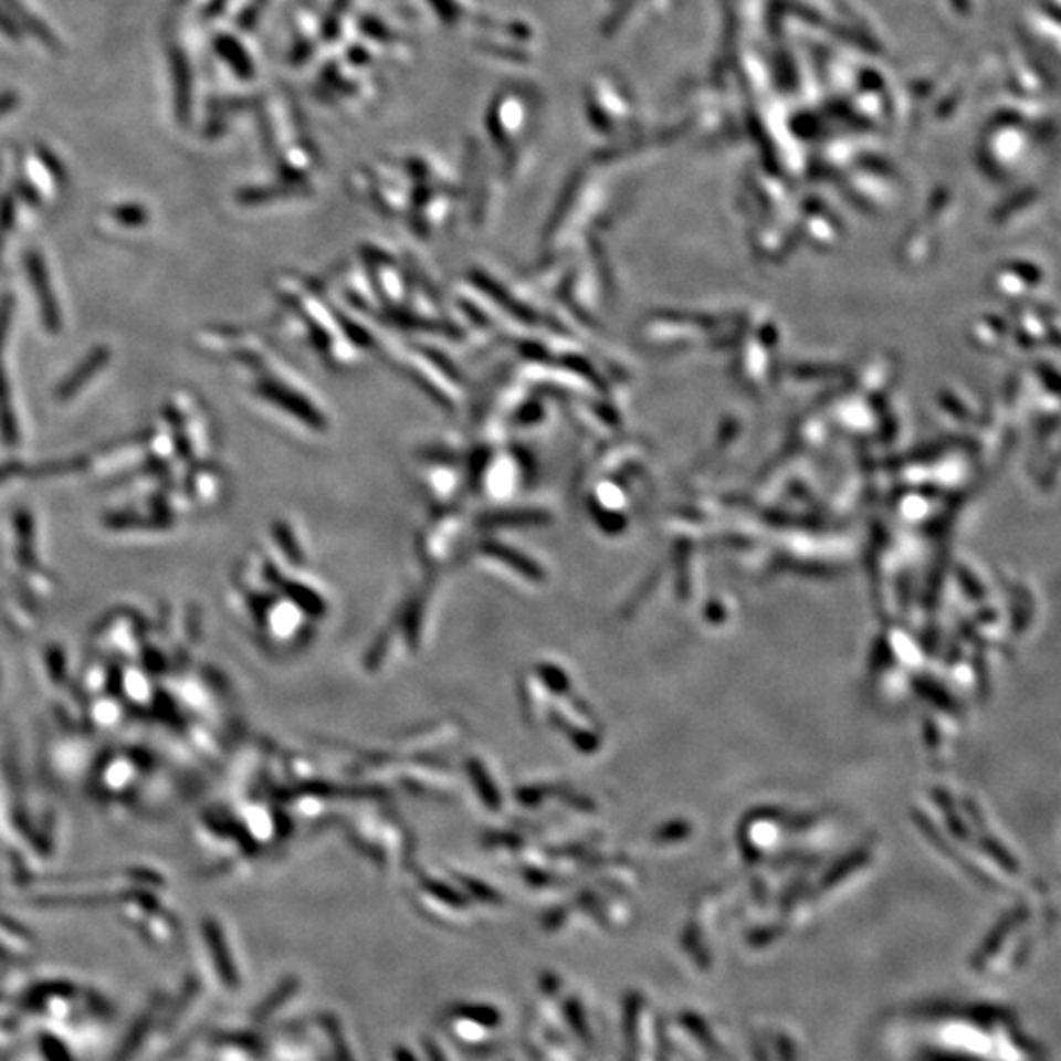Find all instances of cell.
Here are the masks:
<instances>
[{"label": "cell", "mask_w": 1061, "mask_h": 1061, "mask_svg": "<svg viewBox=\"0 0 1061 1061\" xmlns=\"http://www.w3.org/2000/svg\"><path fill=\"white\" fill-rule=\"evenodd\" d=\"M106 356H108L106 350H97V353H93V356L88 358L87 364H83V366H81V370L75 371V374L71 376V380L67 381L62 389H60V398H70V396H73V391H75L77 388H81V386L88 380V376H91L93 371H97L98 368L106 363Z\"/></svg>", "instance_id": "obj_1"}, {"label": "cell", "mask_w": 1061, "mask_h": 1061, "mask_svg": "<svg viewBox=\"0 0 1061 1061\" xmlns=\"http://www.w3.org/2000/svg\"><path fill=\"white\" fill-rule=\"evenodd\" d=\"M14 470H18V464H7V466H0V482L7 480L10 474H14Z\"/></svg>", "instance_id": "obj_3"}, {"label": "cell", "mask_w": 1061, "mask_h": 1061, "mask_svg": "<svg viewBox=\"0 0 1061 1061\" xmlns=\"http://www.w3.org/2000/svg\"><path fill=\"white\" fill-rule=\"evenodd\" d=\"M28 267H30V274L34 275L35 282H38V290H40V297H42V303H44L45 318L50 321L52 327H57V315H55V305H53L52 293H45V274L44 267H42V262L38 258L32 256V260H28Z\"/></svg>", "instance_id": "obj_2"}]
</instances>
